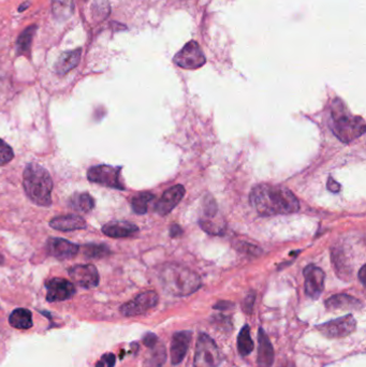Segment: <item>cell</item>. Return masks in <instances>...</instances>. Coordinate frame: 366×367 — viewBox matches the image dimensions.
<instances>
[{"label": "cell", "instance_id": "15", "mask_svg": "<svg viewBox=\"0 0 366 367\" xmlns=\"http://www.w3.org/2000/svg\"><path fill=\"white\" fill-rule=\"evenodd\" d=\"M48 252L51 256L56 258L58 260H68L74 258L79 253V246L71 243L67 239L53 237L50 238L46 243Z\"/></svg>", "mask_w": 366, "mask_h": 367}, {"label": "cell", "instance_id": "36", "mask_svg": "<svg viewBox=\"0 0 366 367\" xmlns=\"http://www.w3.org/2000/svg\"><path fill=\"white\" fill-rule=\"evenodd\" d=\"M328 189L334 193H337L340 190V185L335 181V179L330 177L328 181Z\"/></svg>", "mask_w": 366, "mask_h": 367}, {"label": "cell", "instance_id": "25", "mask_svg": "<svg viewBox=\"0 0 366 367\" xmlns=\"http://www.w3.org/2000/svg\"><path fill=\"white\" fill-rule=\"evenodd\" d=\"M37 31V26L31 25L27 27L23 33L20 35L17 41V52L18 55H26L30 51L31 43H33L34 36Z\"/></svg>", "mask_w": 366, "mask_h": 367}, {"label": "cell", "instance_id": "39", "mask_svg": "<svg viewBox=\"0 0 366 367\" xmlns=\"http://www.w3.org/2000/svg\"><path fill=\"white\" fill-rule=\"evenodd\" d=\"M170 232H171V236H172V237H176V236H180L181 235V234L183 233V230L181 229L180 225L174 224L172 226V228H171V231Z\"/></svg>", "mask_w": 366, "mask_h": 367}, {"label": "cell", "instance_id": "42", "mask_svg": "<svg viewBox=\"0 0 366 367\" xmlns=\"http://www.w3.org/2000/svg\"><path fill=\"white\" fill-rule=\"evenodd\" d=\"M96 367H104V362H103V361H99V362L96 364Z\"/></svg>", "mask_w": 366, "mask_h": 367}, {"label": "cell", "instance_id": "23", "mask_svg": "<svg viewBox=\"0 0 366 367\" xmlns=\"http://www.w3.org/2000/svg\"><path fill=\"white\" fill-rule=\"evenodd\" d=\"M254 348L255 343L251 336V327L245 324L237 336V351L240 356H247L253 352Z\"/></svg>", "mask_w": 366, "mask_h": 367}, {"label": "cell", "instance_id": "8", "mask_svg": "<svg viewBox=\"0 0 366 367\" xmlns=\"http://www.w3.org/2000/svg\"><path fill=\"white\" fill-rule=\"evenodd\" d=\"M175 65L187 70H196L203 67L206 58L197 41H190L174 56Z\"/></svg>", "mask_w": 366, "mask_h": 367}, {"label": "cell", "instance_id": "26", "mask_svg": "<svg viewBox=\"0 0 366 367\" xmlns=\"http://www.w3.org/2000/svg\"><path fill=\"white\" fill-rule=\"evenodd\" d=\"M152 349L151 356L149 360L145 363V367H162L163 364L167 361V349L162 345V343L158 342L154 348Z\"/></svg>", "mask_w": 366, "mask_h": 367}, {"label": "cell", "instance_id": "13", "mask_svg": "<svg viewBox=\"0 0 366 367\" xmlns=\"http://www.w3.org/2000/svg\"><path fill=\"white\" fill-rule=\"evenodd\" d=\"M191 339L192 333L190 331H180L174 333L170 348L171 363L173 365H178L183 362L187 351L189 349Z\"/></svg>", "mask_w": 366, "mask_h": 367}, {"label": "cell", "instance_id": "1", "mask_svg": "<svg viewBox=\"0 0 366 367\" xmlns=\"http://www.w3.org/2000/svg\"><path fill=\"white\" fill-rule=\"evenodd\" d=\"M249 200L261 216L288 215L300 209L298 198L282 186L260 184L252 190Z\"/></svg>", "mask_w": 366, "mask_h": 367}, {"label": "cell", "instance_id": "2", "mask_svg": "<svg viewBox=\"0 0 366 367\" xmlns=\"http://www.w3.org/2000/svg\"><path fill=\"white\" fill-rule=\"evenodd\" d=\"M159 277L165 291L174 296L190 295L199 290L202 285L196 272L180 264H166Z\"/></svg>", "mask_w": 366, "mask_h": 367}, {"label": "cell", "instance_id": "41", "mask_svg": "<svg viewBox=\"0 0 366 367\" xmlns=\"http://www.w3.org/2000/svg\"><path fill=\"white\" fill-rule=\"evenodd\" d=\"M30 6V3L28 2H26V3H24V4H22L20 7H19V11L20 12H23V11H25L26 9H28V7Z\"/></svg>", "mask_w": 366, "mask_h": 367}, {"label": "cell", "instance_id": "21", "mask_svg": "<svg viewBox=\"0 0 366 367\" xmlns=\"http://www.w3.org/2000/svg\"><path fill=\"white\" fill-rule=\"evenodd\" d=\"M9 323L11 326L19 330L31 329L34 325L31 311L26 308L14 309L9 317Z\"/></svg>", "mask_w": 366, "mask_h": 367}, {"label": "cell", "instance_id": "22", "mask_svg": "<svg viewBox=\"0 0 366 367\" xmlns=\"http://www.w3.org/2000/svg\"><path fill=\"white\" fill-rule=\"evenodd\" d=\"M73 11L74 0H52V13L57 21H67Z\"/></svg>", "mask_w": 366, "mask_h": 367}, {"label": "cell", "instance_id": "29", "mask_svg": "<svg viewBox=\"0 0 366 367\" xmlns=\"http://www.w3.org/2000/svg\"><path fill=\"white\" fill-rule=\"evenodd\" d=\"M92 17L97 21H102L108 17L111 12V8L106 0H97L92 5Z\"/></svg>", "mask_w": 366, "mask_h": 367}, {"label": "cell", "instance_id": "10", "mask_svg": "<svg viewBox=\"0 0 366 367\" xmlns=\"http://www.w3.org/2000/svg\"><path fill=\"white\" fill-rule=\"evenodd\" d=\"M46 301L50 303L67 301L72 298L76 290L74 285L65 278H51L46 280Z\"/></svg>", "mask_w": 366, "mask_h": 367}, {"label": "cell", "instance_id": "27", "mask_svg": "<svg viewBox=\"0 0 366 367\" xmlns=\"http://www.w3.org/2000/svg\"><path fill=\"white\" fill-rule=\"evenodd\" d=\"M154 194L151 192H141L137 194L131 200V206L134 212L139 215H143L147 212L149 204L154 200Z\"/></svg>", "mask_w": 366, "mask_h": 367}, {"label": "cell", "instance_id": "38", "mask_svg": "<svg viewBox=\"0 0 366 367\" xmlns=\"http://www.w3.org/2000/svg\"><path fill=\"white\" fill-rule=\"evenodd\" d=\"M233 306V304L230 303V302H227V301H220L218 302L216 305H214V308L215 309H228L230 307Z\"/></svg>", "mask_w": 366, "mask_h": 367}, {"label": "cell", "instance_id": "18", "mask_svg": "<svg viewBox=\"0 0 366 367\" xmlns=\"http://www.w3.org/2000/svg\"><path fill=\"white\" fill-rule=\"evenodd\" d=\"M53 229L61 232L82 230L86 228V221L79 215H64L54 218L50 221Z\"/></svg>", "mask_w": 366, "mask_h": 367}, {"label": "cell", "instance_id": "24", "mask_svg": "<svg viewBox=\"0 0 366 367\" xmlns=\"http://www.w3.org/2000/svg\"><path fill=\"white\" fill-rule=\"evenodd\" d=\"M70 205L80 213H88L95 207V200L88 192L75 193L70 200Z\"/></svg>", "mask_w": 366, "mask_h": 367}, {"label": "cell", "instance_id": "9", "mask_svg": "<svg viewBox=\"0 0 366 367\" xmlns=\"http://www.w3.org/2000/svg\"><path fill=\"white\" fill-rule=\"evenodd\" d=\"M159 302V296L155 291H145L120 307L121 315L125 317H137L146 314Z\"/></svg>", "mask_w": 366, "mask_h": 367}, {"label": "cell", "instance_id": "4", "mask_svg": "<svg viewBox=\"0 0 366 367\" xmlns=\"http://www.w3.org/2000/svg\"><path fill=\"white\" fill-rule=\"evenodd\" d=\"M331 117L332 131L341 142L350 143L364 135L366 130L364 119L350 114L341 100L336 99L333 102Z\"/></svg>", "mask_w": 366, "mask_h": 367}, {"label": "cell", "instance_id": "3", "mask_svg": "<svg viewBox=\"0 0 366 367\" xmlns=\"http://www.w3.org/2000/svg\"><path fill=\"white\" fill-rule=\"evenodd\" d=\"M23 185L27 197L39 206L52 204L53 181L49 171L38 163H29L23 174Z\"/></svg>", "mask_w": 366, "mask_h": 367}, {"label": "cell", "instance_id": "11", "mask_svg": "<svg viewBox=\"0 0 366 367\" xmlns=\"http://www.w3.org/2000/svg\"><path fill=\"white\" fill-rule=\"evenodd\" d=\"M69 275L76 285L85 289H91L99 285V273L92 264L74 265L69 270Z\"/></svg>", "mask_w": 366, "mask_h": 367}, {"label": "cell", "instance_id": "6", "mask_svg": "<svg viewBox=\"0 0 366 367\" xmlns=\"http://www.w3.org/2000/svg\"><path fill=\"white\" fill-rule=\"evenodd\" d=\"M316 330L326 338H342L349 336L356 330V321L352 315H346L318 324Z\"/></svg>", "mask_w": 366, "mask_h": 367}, {"label": "cell", "instance_id": "31", "mask_svg": "<svg viewBox=\"0 0 366 367\" xmlns=\"http://www.w3.org/2000/svg\"><path fill=\"white\" fill-rule=\"evenodd\" d=\"M14 153L13 150L3 140H0V166L7 165L13 158Z\"/></svg>", "mask_w": 366, "mask_h": 367}, {"label": "cell", "instance_id": "33", "mask_svg": "<svg viewBox=\"0 0 366 367\" xmlns=\"http://www.w3.org/2000/svg\"><path fill=\"white\" fill-rule=\"evenodd\" d=\"M255 302H256V293L254 291L248 292L242 303V308L245 314H247V315L253 314Z\"/></svg>", "mask_w": 366, "mask_h": 367}, {"label": "cell", "instance_id": "30", "mask_svg": "<svg viewBox=\"0 0 366 367\" xmlns=\"http://www.w3.org/2000/svg\"><path fill=\"white\" fill-rule=\"evenodd\" d=\"M200 225L206 233L212 234V235H221L224 232V226L220 224H216L211 220H205V219L201 220Z\"/></svg>", "mask_w": 366, "mask_h": 367}, {"label": "cell", "instance_id": "28", "mask_svg": "<svg viewBox=\"0 0 366 367\" xmlns=\"http://www.w3.org/2000/svg\"><path fill=\"white\" fill-rule=\"evenodd\" d=\"M110 254V249L102 244H88L84 246V255L91 259H99Z\"/></svg>", "mask_w": 366, "mask_h": 367}, {"label": "cell", "instance_id": "19", "mask_svg": "<svg viewBox=\"0 0 366 367\" xmlns=\"http://www.w3.org/2000/svg\"><path fill=\"white\" fill-rule=\"evenodd\" d=\"M138 231V226L128 221H110L102 226V232L105 235L114 238L128 237L134 235Z\"/></svg>", "mask_w": 366, "mask_h": 367}, {"label": "cell", "instance_id": "32", "mask_svg": "<svg viewBox=\"0 0 366 367\" xmlns=\"http://www.w3.org/2000/svg\"><path fill=\"white\" fill-rule=\"evenodd\" d=\"M237 245H235V248L237 249V251H239L240 253H245L247 255H251V256H254V257H258L262 254V251L257 246H254L252 244H248V243H240V241H238V243H236Z\"/></svg>", "mask_w": 366, "mask_h": 367}, {"label": "cell", "instance_id": "17", "mask_svg": "<svg viewBox=\"0 0 366 367\" xmlns=\"http://www.w3.org/2000/svg\"><path fill=\"white\" fill-rule=\"evenodd\" d=\"M325 307L332 311L360 310L363 307L361 301L348 294H336L325 301Z\"/></svg>", "mask_w": 366, "mask_h": 367}, {"label": "cell", "instance_id": "7", "mask_svg": "<svg viewBox=\"0 0 366 367\" xmlns=\"http://www.w3.org/2000/svg\"><path fill=\"white\" fill-rule=\"evenodd\" d=\"M87 178L90 182L103 185L110 188L124 190L121 182V168L112 166L92 167L87 171Z\"/></svg>", "mask_w": 366, "mask_h": 367}, {"label": "cell", "instance_id": "12", "mask_svg": "<svg viewBox=\"0 0 366 367\" xmlns=\"http://www.w3.org/2000/svg\"><path fill=\"white\" fill-rule=\"evenodd\" d=\"M304 277L305 293L313 300L320 298L324 289V272L320 268H317L315 265L310 264L304 269Z\"/></svg>", "mask_w": 366, "mask_h": 367}, {"label": "cell", "instance_id": "5", "mask_svg": "<svg viewBox=\"0 0 366 367\" xmlns=\"http://www.w3.org/2000/svg\"><path fill=\"white\" fill-rule=\"evenodd\" d=\"M220 361V351L214 339L207 334L201 333L197 340L193 367H218Z\"/></svg>", "mask_w": 366, "mask_h": 367}, {"label": "cell", "instance_id": "34", "mask_svg": "<svg viewBox=\"0 0 366 367\" xmlns=\"http://www.w3.org/2000/svg\"><path fill=\"white\" fill-rule=\"evenodd\" d=\"M203 209H204V214L209 218H212L216 215V213H217V204H216L215 200L213 199V197L207 196L204 199V201H203Z\"/></svg>", "mask_w": 366, "mask_h": 367}, {"label": "cell", "instance_id": "20", "mask_svg": "<svg viewBox=\"0 0 366 367\" xmlns=\"http://www.w3.org/2000/svg\"><path fill=\"white\" fill-rule=\"evenodd\" d=\"M82 49H75L62 53L55 64V71L59 75H65L79 65Z\"/></svg>", "mask_w": 366, "mask_h": 367}, {"label": "cell", "instance_id": "40", "mask_svg": "<svg viewBox=\"0 0 366 367\" xmlns=\"http://www.w3.org/2000/svg\"><path fill=\"white\" fill-rule=\"evenodd\" d=\"M365 273H366V268H365V265H363L359 272V278L363 285H365Z\"/></svg>", "mask_w": 366, "mask_h": 367}, {"label": "cell", "instance_id": "16", "mask_svg": "<svg viewBox=\"0 0 366 367\" xmlns=\"http://www.w3.org/2000/svg\"><path fill=\"white\" fill-rule=\"evenodd\" d=\"M274 357L273 345L263 327H260L258 332V356H257L258 367H272Z\"/></svg>", "mask_w": 366, "mask_h": 367}, {"label": "cell", "instance_id": "35", "mask_svg": "<svg viewBox=\"0 0 366 367\" xmlns=\"http://www.w3.org/2000/svg\"><path fill=\"white\" fill-rule=\"evenodd\" d=\"M158 342H159V338L157 335H155L154 333H147L143 337V343L150 349L154 348Z\"/></svg>", "mask_w": 366, "mask_h": 367}, {"label": "cell", "instance_id": "37", "mask_svg": "<svg viewBox=\"0 0 366 367\" xmlns=\"http://www.w3.org/2000/svg\"><path fill=\"white\" fill-rule=\"evenodd\" d=\"M115 358L116 357H115V355L113 353H108V354H105V355L102 356V361L104 363H106L107 367H114L115 362H116Z\"/></svg>", "mask_w": 366, "mask_h": 367}, {"label": "cell", "instance_id": "14", "mask_svg": "<svg viewBox=\"0 0 366 367\" xmlns=\"http://www.w3.org/2000/svg\"><path fill=\"white\" fill-rule=\"evenodd\" d=\"M185 196V188L182 185H176L171 187L156 204V212L160 216H166L172 212V209L181 202V200Z\"/></svg>", "mask_w": 366, "mask_h": 367}, {"label": "cell", "instance_id": "43", "mask_svg": "<svg viewBox=\"0 0 366 367\" xmlns=\"http://www.w3.org/2000/svg\"><path fill=\"white\" fill-rule=\"evenodd\" d=\"M4 260H5V259H4V256H3L2 254H0V264H3V263H4Z\"/></svg>", "mask_w": 366, "mask_h": 367}]
</instances>
